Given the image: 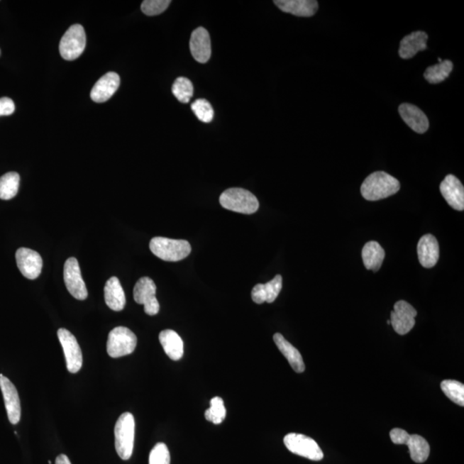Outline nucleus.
<instances>
[{
	"mask_svg": "<svg viewBox=\"0 0 464 464\" xmlns=\"http://www.w3.org/2000/svg\"><path fill=\"white\" fill-rule=\"evenodd\" d=\"M274 341L277 348H278L280 353L286 357V359L288 360L289 364L291 365L292 368L296 372H304L305 365L303 357L301 355L299 350L293 347L289 341L285 339L282 333H275L274 336Z\"/></svg>",
	"mask_w": 464,
	"mask_h": 464,
	"instance_id": "24",
	"label": "nucleus"
},
{
	"mask_svg": "<svg viewBox=\"0 0 464 464\" xmlns=\"http://www.w3.org/2000/svg\"><path fill=\"white\" fill-rule=\"evenodd\" d=\"M55 464H72L67 455L60 454L56 458Z\"/></svg>",
	"mask_w": 464,
	"mask_h": 464,
	"instance_id": "36",
	"label": "nucleus"
},
{
	"mask_svg": "<svg viewBox=\"0 0 464 464\" xmlns=\"http://www.w3.org/2000/svg\"><path fill=\"white\" fill-rule=\"evenodd\" d=\"M439 189L448 204L455 210L463 211L464 188L458 178L453 175H448L443 179Z\"/></svg>",
	"mask_w": 464,
	"mask_h": 464,
	"instance_id": "15",
	"label": "nucleus"
},
{
	"mask_svg": "<svg viewBox=\"0 0 464 464\" xmlns=\"http://www.w3.org/2000/svg\"><path fill=\"white\" fill-rule=\"evenodd\" d=\"M137 346V337L129 328L117 327L109 333L107 352L109 356L116 359L129 355Z\"/></svg>",
	"mask_w": 464,
	"mask_h": 464,
	"instance_id": "6",
	"label": "nucleus"
},
{
	"mask_svg": "<svg viewBox=\"0 0 464 464\" xmlns=\"http://www.w3.org/2000/svg\"><path fill=\"white\" fill-rule=\"evenodd\" d=\"M160 341L165 353L170 360H180L184 353L182 338L172 329H166L160 333Z\"/></svg>",
	"mask_w": 464,
	"mask_h": 464,
	"instance_id": "25",
	"label": "nucleus"
},
{
	"mask_svg": "<svg viewBox=\"0 0 464 464\" xmlns=\"http://www.w3.org/2000/svg\"><path fill=\"white\" fill-rule=\"evenodd\" d=\"M134 436H136V421L131 413L121 415L115 426L116 450L122 460L132 457Z\"/></svg>",
	"mask_w": 464,
	"mask_h": 464,
	"instance_id": "3",
	"label": "nucleus"
},
{
	"mask_svg": "<svg viewBox=\"0 0 464 464\" xmlns=\"http://www.w3.org/2000/svg\"><path fill=\"white\" fill-rule=\"evenodd\" d=\"M191 109L201 121L209 123L214 119V111L209 101L206 99H198L194 101Z\"/></svg>",
	"mask_w": 464,
	"mask_h": 464,
	"instance_id": "32",
	"label": "nucleus"
},
{
	"mask_svg": "<svg viewBox=\"0 0 464 464\" xmlns=\"http://www.w3.org/2000/svg\"><path fill=\"white\" fill-rule=\"evenodd\" d=\"M280 11L298 17H312L319 10V2L315 0H275Z\"/></svg>",
	"mask_w": 464,
	"mask_h": 464,
	"instance_id": "20",
	"label": "nucleus"
},
{
	"mask_svg": "<svg viewBox=\"0 0 464 464\" xmlns=\"http://www.w3.org/2000/svg\"><path fill=\"white\" fill-rule=\"evenodd\" d=\"M172 93L181 103L188 104L194 94L193 84L187 77H178L173 84Z\"/></svg>",
	"mask_w": 464,
	"mask_h": 464,
	"instance_id": "29",
	"label": "nucleus"
},
{
	"mask_svg": "<svg viewBox=\"0 0 464 464\" xmlns=\"http://www.w3.org/2000/svg\"><path fill=\"white\" fill-rule=\"evenodd\" d=\"M157 287L153 280L148 277H143L138 280L133 289V299L138 304H143L146 314L157 315L160 312V305L156 298Z\"/></svg>",
	"mask_w": 464,
	"mask_h": 464,
	"instance_id": "9",
	"label": "nucleus"
},
{
	"mask_svg": "<svg viewBox=\"0 0 464 464\" xmlns=\"http://www.w3.org/2000/svg\"><path fill=\"white\" fill-rule=\"evenodd\" d=\"M219 202L223 209L243 214H255L259 209L258 198L250 191L239 188L226 190Z\"/></svg>",
	"mask_w": 464,
	"mask_h": 464,
	"instance_id": "4",
	"label": "nucleus"
},
{
	"mask_svg": "<svg viewBox=\"0 0 464 464\" xmlns=\"http://www.w3.org/2000/svg\"><path fill=\"white\" fill-rule=\"evenodd\" d=\"M385 258V251L377 242H368L362 250V259L366 270H380Z\"/></svg>",
	"mask_w": 464,
	"mask_h": 464,
	"instance_id": "26",
	"label": "nucleus"
},
{
	"mask_svg": "<svg viewBox=\"0 0 464 464\" xmlns=\"http://www.w3.org/2000/svg\"><path fill=\"white\" fill-rule=\"evenodd\" d=\"M284 443L292 453L312 461H320L324 457L319 443L305 435L289 433L284 438Z\"/></svg>",
	"mask_w": 464,
	"mask_h": 464,
	"instance_id": "8",
	"label": "nucleus"
},
{
	"mask_svg": "<svg viewBox=\"0 0 464 464\" xmlns=\"http://www.w3.org/2000/svg\"><path fill=\"white\" fill-rule=\"evenodd\" d=\"M150 250L157 258L165 262H179L188 258L191 245L186 240L156 237L150 240Z\"/></svg>",
	"mask_w": 464,
	"mask_h": 464,
	"instance_id": "2",
	"label": "nucleus"
},
{
	"mask_svg": "<svg viewBox=\"0 0 464 464\" xmlns=\"http://www.w3.org/2000/svg\"><path fill=\"white\" fill-rule=\"evenodd\" d=\"M419 262L426 268L433 267L439 259V245L433 235L423 236L418 243Z\"/></svg>",
	"mask_w": 464,
	"mask_h": 464,
	"instance_id": "19",
	"label": "nucleus"
},
{
	"mask_svg": "<svg viewBox=\"0 0 464 464\" xmlns=\"http://www.w3.org/2000/svg\"><path fill=\"white\" fill-rule=\"evenodd\" d=\"M453 69V63L451 60H443L441 63L426 68L424 77L430 84H439L449 77Z\"/></svg>",
	"mask_w": 464,
	"mask_h": 464,
	"instance_id": "27",
	"label": "nucleus"
},
{
	"mask_svg": "<svg viewBox=\"0 0 464 464\" xmlns=\"http://www.w3.org/2000/svg\"><path fill=\"white\" fill-rule=\"evenodd\" d=\"M64 282L73 298L77 300L87 299V288L81 275L79 262L74 258L67 259L65 263Z\"/></svg>",
	"mask_w": 464,
	"mask_h": 464,
	"instance_id": "10",
	"label": "nucleus"
},
{
	"mask_svg": "<svg viewBox=\"0 0 464 464\" xmlns=\"http://www.w3.org/2000/svg\"><path fill=\"white\" fill-rule=\"evenodd\" d=\"M87 46V35L80 24H74L68 28L60 43V52L66 60H74L83 54Z\"/></svg>",
	"mask_w": 464,
	"mask_h": 464,
	"instance_id": "7",
	"label": "nucleus"
},
{
	"mask_svg": "<svg viewBox=\"0 0 464 464\" xmlns=\"http://www.w3.org/2000/svg\"><path fill=\"white\" fill-rule=\"evenodd\" d=\"M205 417L215 425L221 424L226 417V409L221 397H216L210 401V408L206 409Z\"/></svg>",
	"mask_w": 464,
	"mask_h": 464,
	"instance_id": "30",
	"label": "nucleus"
},
{
	"mask_svg": "<svg viewBox=\"0 0 464 464\" xmlns=\"http://www.w3.org/2000/svg\"><path fill=\"white\" fill-rule=\"evenodd\" d=\"M0 389L3 394L8 419L11 424L16 425L21 419V404L17 389L12 382L0 374Z\"/></svg>",
	"mask_w": 464,
	"mask_h": 464,
	"instance_id": "14",
	"label": "nucleus"
},
{
	"mask_svg": "<svg viewBox=\"0 0 464 464\" xmlns=\"http://www.w3.org/2000/svg\"><path fill=\"white\" fill-rule=\"evenodd\" d=\"M170 0H145L141 4V11L148 16L160 15L169 7Z\"/></svg>",
	"mask_w": 464,
	"mask_h": 464,
	"instance_id": "34",
	"label": "nucleus"
},
{
	"mask_svg": "<svg viewBox=\"0 0 464 464\" xmlns=\"http://www.w3.org/2000/svg\"><path fill=\"white\" fill-rule=\"evenodd\" d=\"M58 338L62 346L69 372L77 373L82 368L83 355L74 336L66 328H60Z\"/></svg>",
	"mask_w": 464,
	"mask_h": 464,
	"instance_id": "11",
	"label": "nucleus"
},
{
	"mask_svg": "<svg viewBox=\"0 0 464 464\" xmlns=\"http://www.w3.org/2000/svg\"><path fill=\"white\" fill-rule=\"evenodd\" d=\"M15 111L14 101L8 97L0 99V116H11Z\"/></svg>",
	"mask_w": 464,
	"mask_h": 464,
	"instance_id": "35",
	"label": "nucleus"
},
{
	"mask_svg": "<svg viewBox=\"0 0 464 464\" xmlns=\"http://www.w3.org/2000/svg\"><path fill=\"white\" fill-rule=\"evenodd\" d=\"M400 190L397 178L385 172L370 174L361 185V194L370 201H380L396 194Z\"/></svg>",
	"mask_w": 464,
	"mask_h": 464,
	"instance_id": "1",
	"label": "nucleus"
},
{
	"mask_svg": "<svg viewBox=\"0 0 464 464\" xmlns=\"http://www.w3.org/2000/svg\"><path fill=\"white\" fill-rule=\"evenodd\" d=\"M149 464H170L168 447L164 443H158L150 451Z\"/></svg>",
	"mask_w": 464,
	"mask_h": 464,
	"instance_id": "33",
	"label": "nucleus"
},
{
	"mask_svg": "<svg viewBox=\"0 0 464 464\" xmlns=\"http://www.w3.org/2000/svg\"><path fill=\"white\" fill-rule=\"evenodd\" d=\"M189 48L195 60L206 63L211 55V39L205 28L199 27L191 35Z\"/></svg>",
	"mask_w": 464,
	"mask_h": 464,
	"instance_id": "16",
	"label": "nucleus"
},
{
	"mask_svg": "<svg viewBox=\"0 0 464 464\" xmlns=\"http://www.w3.org/2000/svg\"><path fill=\"white\" fill-rule=\"evenodd\" d=\"M20 177L18 173L9 172L0 177V199H11L18 192Z\"/></svg>",
	"mask_w": 464,
	"mask_h": 464,
	"instance_id": "28",
	"label": "nucleus"
},
{
	"mask_svg": "<svg viewBox=\"0 0 464 464\" xmlns=\"http://www.w3.org/2000/svg\"><path fill=\"white\" fill-rule=\"evenodd\" d=\"M402 120L417 133H424L429 128V121L421 109L410 104H402L398 109Z\"/></svg>",
	"mask_w": 464,
	"mask_h": 464,
	"instance_id": "18",
	"label": "nucleus"
},
{
	"mask_svg": "<svg viewBox=\"0 0 464 464\" xmlns=\"http://www.w3.org/2000/svg\"><path fill=\"white\" fill-rule=\"evenodd\" d=\"M282 289V276L276 275L266 284H258L251 292L252 299L258 304L275 302Z\"/></svg>",
	"mask_w": 464,
	"mask_h": 464,
	"instance_id": "21",
	"label": "nucleus"
},
{
	"mask_svg": "<svg viewBox=\"0 0 464 464\" xmlns=\"http://www.w3.org/2000/svg\"><path fill=\"white\" fill-rule=\"evenodd\" d=\"M390 438L396 445H407L409 446L410 457L417 463H425L429 458L430 446L429 442L420 435H410L401 429L390 431Z\"/></svg>",
	"mask_w": 464,
	"mask_h": 464,
	"instance_id": "5",
	"label": "nucleus"
},
{
	"mask_svg": "<svg viewBox=\"0 0 464 464\" xmlns=\"http://www.w3.org/2000/svg\"><path fill=\"white\" fill-rule=\"evenodd\" d=\"M427 40H429V35L423 31H414L405 36L401 40L399 55L402 59L413 58L417 53L426 50Z\"/></svg>",
	"mask_w": 464,
	"mask_h": 464,
	"instance_id": "22",
	"label": "nucleus"
},
{
	"mask_svg": "<svg viewBox=\"0 0 464 464\" xmlns=\"http://www.w3.org/2000/svg\"><path fill=\"white\" fill-rule=\"evenodd\" d=\"M16 260L21 274L28 280L38 278L43 270V258L38 252L20 248L16 252Z\"/></svg>",
	"mask_w": 464,
	"mask_h": 464,
	"instance_id": "13",
	"label": "nucleus"
},
{
	"mask_svg": "<svg viewBox=\"0 0 464 464\" xmlns=\"http://www.w3.org/2000/svg\"><path fill=\"white\" fill-rule=\"evenodd\" d=\"M441 389L451 401L459 406H464V385L455 380H445L441 382Z\"/></svg>",
	"mask_w": 464,
	"mask_h": 464,
	"instance_id": "31",
	"label": "nucleus"
},
{
	"mask_svg": "<svg viewBox=\"0 0 464 464\" xmlns=\"http://www.w3.org/2000/svg\"><path fill=\"white\" fill-rule=\"evenodd\" d=\"M121 79L116 72H108L97 81L91 92L92 99L96 103H104L115 94L120 87Z\"/></svg>",
	"mask_w": 464,
	"mask_h": 464,
	"instance_id": "17",
	"label": "nucleus"
},
{
	"mask_svg": "<svg viewBox=\"0 0 464 464\" xmlns=\"http://www.w3.org/2000/svg\"><path fill=\"white\" fill-rule=\"evenodd\" d=\"M416 316V309L412 305L404 300L398 301L390 313V324L398 335L404 336L412 331Z\"/></svg>",
	"mask_w": 464,
	"mask_h": 464,
	"instance_id": "12",
	"label": "nucleus"
},
{
	"mask_svg": "<svg viewBox=\"0 0 464 464\" xmlns=\"http://www.w3.org/2000/svg\"><path fill=\"white\" fill-rule=\"evenodd\" d=\"M104 299L106 304L112 311H121L125 308L126 296L120 280L117 277H111L106 282L104 287Z\"/></svg>",
	"mask_w": 464,
	"mask_h": 464,
	"instance_id": "23",
	"label": "nucleus"
}]
</instances>
